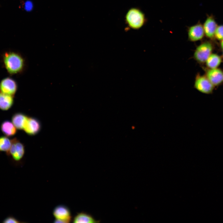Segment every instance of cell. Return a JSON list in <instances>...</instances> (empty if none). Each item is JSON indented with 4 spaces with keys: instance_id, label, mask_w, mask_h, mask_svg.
<instances>
[{
    "instance_id": "1",
    "label": "cell",
    "mask_w": 223,
    "mask_h": 223,
    "mask_svg": "<svg viewBox=\"0 0 223 223\" xmlns=\"http://www.w3.org/2000/svg\"><path fill=\"white\" fill-rule=\"evenodd\" d=\"M3 65L7 72L11 75L22 73L25 67L24 58L20 53L13 51H7L2 55Z\"/></svg>"
},
{
    "instance_id": "2",
    "label": "cell",
    "mask_w": 223,
    "mask_h": 223,
    "mask_svg": "<svg viewBox=\"0 0 223 223\" xmlns=\"http://www.w3.org/2000/svg\"><path fill=\"white\" fill-rule=\"evenodd\" d=\"M125 22L129 28L138 30L142 27L146 23V19L144 13L139 8L129 9L125 16Z\"/></svg>"
},
{
    "instance_id": "3",
    "label": "cell",
    "mask_w": 223,
    "mask_h": 223,
    "mask_svg": "<svg viewBox=\"0 0 223 223\" xmlns=\"http://www.w3.org/2000/svg\"><path fill=\"white\" fill-rule=\"evenodd\" d=\"M11 148L7 155L11 157L15 164L20 166L22 164V160L25 154L24 146L16 138L11 139Z\"/></svg>"
},
{
    "instance_id": "4",
    "label": "cell",
    "mask_w": 223,
    "mask_h": 223,
    "mask_svg": "<svg viewBox=\"0 0 223 223\" xmlns=\"http://www.w3.org/2000/svg\"><path fill=\"white\" fill-rule=\"evenodd\" d=\"M212 45L210 42H204L196 48L194 54V58L198 62L204 63L212 54Z\"/></svg>"
},
{
    "instance_id": "5",
    "label": "cell",
    "mask_w": 223,
    "mask_h": 223,
    "mask_svg": "<svg viewBox=\"0 0 223 223\" xmlns=\"http://www.w3.org/2000/svg\"><path fill=\"white\" fill-rule=\"evenodd\" d=\"M55 223H69L72 218L70 209L66 206L60 204L56 206L53 211Z\"/></svg>"
},
{
    "instance_id": "6",
    "label": "cell",
    "mask_w": 223,
    "mask_h": 223,
    "mask_svg": "<svg viewBox=\"0 0 223 223\" xmlns=\"http://www.w3.org/2000/svg\"><path fill=\"white\" fill-rule=\"evenodd\" d=\"M194 86L199 92L203 94H209L213 92L215 86L206 76L198 74L195 78Z\"/></svg>"
},
{
    "instance_id": "7",
    "label": "cell",
    "mask_w": 223,
    "mask_h": 223,
    "mask_svg": "<svg viewBox=\"0 0 223 223\" xmlns=\"http://www.w3.org/2000/svg\"><path fill=\"white\" fill-rule=\"evenodd\" d=\"M188 39L191 42H195L203 39L205 36L203 24L198 22L196 24L188 27Z\"/></svg>"
},
{
    "instance_id": "8",
    "label": "cell",
    "mask_w": 223,
    "mask_h": 223,
    "mask_svg": "<svg viewBox=\"0 0 223 223\" xmlns=\"http://www.w3.org/2000/svg\"><path fill=\"white\" fill-rule=\"evenodd\" d=\"M41 128V123L38 119L28 116L23 130L27 134L34 136L38 134Z\"/></svg>"
},
{
    "instance_id": "9",
    "label": "cell",
    "mask_w": 223,
    "mask_h": 223,
    "mask_svg": "<svg viewBox=\"0 0 223 223\" xmlns=\"http://www.w3.org/2000/svg\"><path fill=\"white\" fill-rule=\"evenodd\" d=\"M18 88L16 81L12 78L6 77L0 82V92L14 96Z\"/></svg>"
},
{
    "instance_id": "10",
    "label": "cell",
    "mask_w": 223,
    "mask_h": 223,
    "mask_svg": "<svg viewBox=\"0 0 223 223\" xmlns=\"http://www.w3.org/2000/svg\"><path fill=\"white\" fill-rule=\"evenodd\" d=\"M205 35L208 38H215V32L218 26L213 15H208L203 24Z\"/></svg>"
},
{
    "instance_id": "11",
    "label": "cell",
    "mask_w": 223,
    "mask_h": 223,
    "mask_svg": "<svg viewBox=\"0 0 223 223\" xmlns=\"http://www.w3.org/2000/svg\"><path fill=\"white\" fill-rule=\"evenodd\" d=\"M206 76L214 86L223 82V71L217 68L208 70Z\"/></svg>"
},
{
    "instance_id": "12",
    "label": "cell",
    "mask_w": 223,
    "mask_h": 223,
    "mask_svg": "<svg viewBox=\"0 0 223 223\" xmlns=\"http://www.w3.org/2000/svg\"><path fill=\"white\" fill-rule=\"evenodd\" d=\"M73 223H98L99 221L97 220L90 214L86 212H78L72 218Z\"/></svg>"
},
{
    "instance_id": "13",
    "label": "cell",
    "mask_w": 223,
    "mask_h": 223,
    "mask_svg": "<svg viewBox=\"0 0 223 223\" xmlns=\"http://www.w3.org/2000/svg\"><path fill=\"white\" fill-rule=\"evenodd\" d=\"M13 96L0 92V109L3 111L10 109L14 103Z\"/></svg>"
},
{
    "instance_id": "14",
    "label": "cell",
    "mask_w": 223,
    "mask_h": 223,
    "mask_svg": "<svg viewBox=\"0 0 223 223\" xmlns=\"http://www.w3.org/2000/svg\"><path fill=\"white\" fill-rule=\"evenodd\" d=\"M28 116L22 113H15L12 117V122L17 129L23 130Z\"/></svg>"
},
{
    "instance_id": "15",
    "label": "cell",
    "mask_w": 223,
    "mask_h": 223,
    "mask_svg": "<svg viewBox=\"0 0 223 223\" xmlns=\"http://www.w3.org/2000/svg\"><path fill=\"white\" fill-rule=\"evenodd\" d=\"M0 128L2 133L7 137L14 135L17 132V129L12 122L8 120L3 121L2 123Z\"/></svg>"
},
{
    "instance_id": "16",
    "label": "cell",
    "mask_w": 223,
    "mask_h": 223,
    "mask_svg": "<svg viewBox=\"0 0 223 223\" xmlns=\"http://www.w3.org/2000/svg\"><path fill=\"white\" fill-rule=\"evenodd\" d=\"M222 61L221 58L215 54H211L209 56L205 63L206 65L210 69L217 68Z\"/></svg>"
},
{
    "instance_id": "17",
    "label": "cell",
    "mask_w": 223,
    "mask_h": 223,
    "mask_svg": "<svg viewBox=\"0 0 223 223\" xmlns=\"http://www.w3.org/2000/svg\"><path fill=\"white\" fill-rule=\"evenodd\" d=\"M11 139H9L7 137H0V151L6 152L7 155L11 148Z\"/></svg>"
},
{
    "instance_id": "18",
    "label": "cell",
    "mask_w": 223,
    "mask_h": 223,
    "mask_svg": "<svg viewBox=\"0 0 223 223\" xmlns=\"http://www.w3.org/2000/svg\"><path fill=\"white\" fill-rule=\"evenodd\" d=\"M215 38L219 41L223 39V24L218 25L215 32Z\"/></svg>"
},
{
    "instance_id": "19",
    "label": "cell",
    "mask_w": 223,
    "mask_h": 223,
    "mask_svg": "<svg viewBox=\"0 0 223 223\" xmlns=\"http://www.w3.org/2000/svg\"><path fill=\"white\" fill-rule=\"evenodd\" d=\"M2 222L4 223H24V222H22L18 220L16 218L12 216H9L5 218L2 221Z\"/></svg>"
},
{
    "instance_id": "20",
    "label": "cell",
    "mask_w": 223,
    "mask_h": 223,
    "mask_svg": "<svg viewBox=\"0 0 223 223\" xmlns=\"http://www.w3.org/2000/svg\"><path fill=\"white\" fill-rule=\"evenodd\" d=\"M24 8L27 11H29L32 8V4L29 1L26 2L24 4Z\"/></svg>"
},
{
    "instance_id": "21",
    "label": "cell",
    "mask_w": 223,
    "mask_h": 223,
    "mask_svg": "<svg viewBox=\"0 0 223 223\" xmlns=\"http://www.w3.org/2000/svg\"><path fill=\"white\" fill-rule=\"evenodd\" d=\"M221 41L220 46L221 48L223 50V39Z\"/></svg>"
},
{
    "instance_id": "22",
    "label": "cell",
    "mask_w": 223,
    "mask_h": 223,
    "mask_svg": "<svg viewBox=\"0 0 223 223\" xmlns=\"http://www.w3.org/2000/svg\"></svg>"
}]
</instances>
